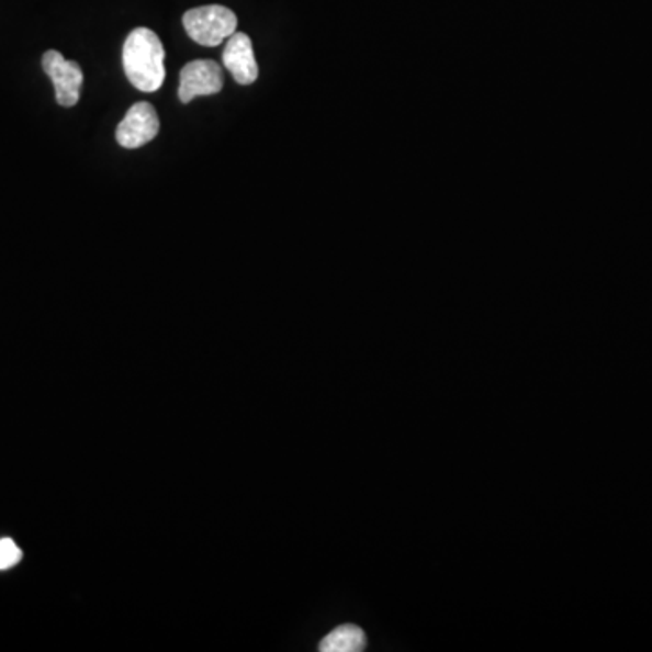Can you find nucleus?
I'll list each match as a JSON object with an SVG mask.
<instances>
[{"instance_id": "nucleus-1", "label": "nucleus", "mask_w": 652, "mask_h": 652, "mask_svg": "<svg viewBox=\"0 0 652 652\" xmlns=\"http://www.w3.org/2000/svg\"><path fill=\"white\" fill-rule=\"evenodd\" d=\"M125 75L138 91L155 93L166 80V49L155 32L147 27H136L125 38L124 53Z\"/></svg>"}, {"instance_id": "nucleus-2", "label": "nucleus", "mask_w": 652, "mask_h": 652, "mask_svg": "<svg viewBox=\"0 0 652 652\" xmlns=\"http://www.w3.org/2000/svg\"><path fill=\"white\" fill-rule=\"evenodd\" d=\"M183 27L200 46L216 47L236 33L238 16L225 5H202L187 11Z\"/></svg>"}, {"instance_id": "nucleus-3", "label": "nucleus", "mask_w": 652, "mask_h": 652, "mask_svg": "<svg viewBox=\"0 0 652 652\" xmlns=\"http://www.w3.org/2000/svg\"><path fill=\"white\" fill-rule=\"evenodd\" d=\"M42 68L47 77L52 78L55 86V97L63 108H72L80 100L82 91L83 72L75 60L63 57V53L47 52L42 57Z\"/></svg>"}, {"instance_id": "nucleus-4", "label": "nucleus", "mask_w": 652, "mask_h": 652, "mask_svg": "<svg viewBox=\"0 0 652 652\" xmlns=\"http://www.w3.org/2000/svg\"><path fill=\"white\" fill-rule=\"evenodd\" d=\"M160 133L158 113L149 102H138L127 111L125 119L116 130V142L124 149H138L142 145L155 140Z\"/></svg>"}, {"instance_id": "nucleus-5", "label": "nucleus", "mask_w": 652, "mask_h": 652, "mask_svg": "<svg viewBox=\"0 0 652 652\" xmlns=\"http://www.w3.org/2000/svg\"><path fill=\"white\" fill-rule=\"evenodd\" d=\"M222 89V66L214 60H194L181 69L178 97L183 104H189L196 97L217 94Z\"/></svg>"}, {"instance_id": "nucleus-6", "label": "nucleus", "mask_w": 652, "mask_h": 652, "mask_svg": "<svg viewBox=\"0 0 652 652\" xmlns=\"http://www.w3.org/2000/svg\"><path fill=\"white\" fill-rule=\"evenodd\" d=\"M223 64L231 71L234 80L241 86H250L258 78V63L254 57L252 41L245 33H234L227 38L223 49Z\"/></svg>"}, {"instance_id": "nucleus-7", "label": "nucleus", "mask_w": 652, "mask_h": 652, "mask_svg": "<svg viewBox=\"0 0 652 652\" xmlns=\"http://www.w3.org/2000/svg\"><path fill=\"white\" fill-rule=\"evenodd\" d=\"M367 645V637L358 626H341L334 629L319 643L322 652H359Z\"/></svg>"}, {"instance_id": "nucleus-8", "label": "nucleus", "mask_w": 652, "mask_h": 652, "mask_svg": "<svg viewBox=\"0 0 652 652\" xmlns=\"http://www.w3.org/2000/svg\"><path fill=\"white\" fill-rule=\"evenodd\" d=\"M22 560V551L11 539L0 540V571L11 570Z\"/></svg>"}]
</instances>
